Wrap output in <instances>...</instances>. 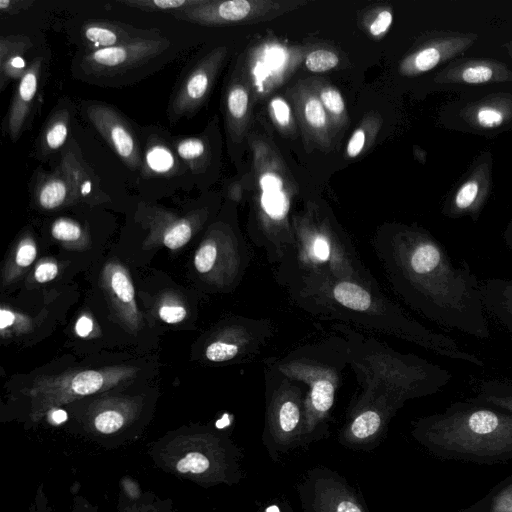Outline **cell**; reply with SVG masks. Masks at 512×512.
<instances>
[{
  "instance_id": "cell-1",
  "label": "cell",
  "mask_w": 512,
  "mask_h": 512,
  "mask_svg": "<svg viewBox=\"0 0 512 512\" xmlns=\"http://www.w3.org/2000/svg\"><path fill=\"white\" fill-rule=\"evenodd\" d=\"M420 435L444 460L493 465L512 459V414L470 399L427 418Z\"/></svg>"
},
{
  "instance_id": "cell-2",
  "label": "cell",
  "mask_w": 512,
  "mask_h": 512,
  "mask_svg": "<svg viewBox=\"0 0 512 512\" xmlns=\"http://www.w3.org/2000/svg\"><path fill=\"white\" fill-rule=\"evenodd\" d=\"M156 35L149 32L122 45L87 50L78 61V73L89 80H107L143 66L168 48V40Z\"/></svg>"
},
{
  "instance_id": "cell-3",
  "label": "cell",
  "mask_w": 512,
  "mask_h": 512,
  "mask_svg": "<svg viewBox=\"0 0 512 512\" xmlns=\"http://www.w3.org/2000/svg\"><path fill=\"white\" fill-rule=\"evenodd\" d=\"M88 121L132 171L142 170V149L129 121L115 107L99 101L84 104Z\"/></svg>"
},
{
  "instance_id": "cell-4",
  "label": "cell",
  "mask_w": 512,
  "mask_h": 512,
  "mask_svg": "<svg viewBox=\"0 0 512 512\" xmlns=\"http://www.w3.org/2000/svg\"><path fill=\"white\" fill-rule=\"evenodd\" d=\"M225 56L217 48L200 59L184 76L173 94L167 110L169 120L177 122L192 116L205 102Z\"/></svg>"
},
{
  "instance_id": "cell-5",
  "label": "cell",
  "mask_w": 512,
  "mask_h": 512,
  "mask_svg": "<svg viewBox=\"0 0 512 512\" xmlns=\"http://www.w3.org/2000/svg\"><path fill=\"white\" fill-rule=\"evenodd\" d=\"M264 3V2H263ZM262 2L247 0L213 1L171 13L177 19L205 26L240 23L258 17Z\"/></svg>"
},
{
  "instance_id": "cell-6",
  "label": "cell",
  "mask_w": 512,
  "mask_h": 512,
  "mask_svg": "<svg viewBox=\"0 0 512 512\" xmlns=\"http://www.w3.org/2000/svg\"><path fill=\"white\" fill-rule=\"evenodd\" d=\"M43 57L35 58L17 81L5 118L6 133L12 142L18 141L25 130L39 90Z\"/></svg>"
},
{
  "instance_id": "cell-7",
  "label": "cell",
  "mask_w": 512,
  "mask_h": 512,
  "mask_svg": "<svg viewBox=\"0 0 512 512\" xmlns=\"http://www.w3.org/2000/svg\"><path fill=\"white\" fill-rule=\"evenodd\" d=\"M142 160L140 173L145 179H172L188 172L176 153L172 136L158 130L146 134Z\"/></svg>"
},
{
  "instance_id": "cell-8",
  "label": "cell",
  "mask_w": 512,
  "mask_h": 512,
  "mask_svg": "<svg viewBox=\"0 0 512 512\" xmlns=\"http://www.w3.org/2000/svg\"><path fill=\"white\" fill-rule=\"evenodd\" d=\"M32 188L36 202L46 210L57 209L79 199L73 182L60 163L53 171H39Z\"/></svg>"
},
{
  "instance_id": "cell-9",
  "label": "cell",
  "mask_w": 512,
  "mask_h": 512,
  "mask_svg": "<svg viewBox=\"0 0 512 512\" xmlns=\"http://www.w3.org/2000/svg\"><path fill=\"white\" fill-rule=\"evenodd\" d=\"M117 512H178L170 498L143 490L130 476L119 481Z\"/></svg>"
},
{
  "instance_id": "cell-10",
  "label": "cell",
  "mask_w": 512,
  "mask_h": 512,
  "mask_svg": "<svg viewBox=\"0 0 512 512\" xmlns=\"http://www.w3.org/2000/svg\"><path fill=\"white\" fill-rule=\"evenodd\" d=\"M73 117L72 104L64 101L55 107L44 123L35 142V154L47 159L66 144Z\"/></svg>"
},
{
  "instance_id": "cell-11",
  "label": "cell",
  "mask_w": 512,
  "mask_h": 512,
  "mask_svg": "<svg viewBox=\"0 0 512 512\" xmlns=\"http://www.w3.org/2000/svg\"><path fill=\"white\" fill-rule=\"evenodd\" d=\"M32 47L26 36L9 35L0 39V91L13 80L18 81L29 67L25 54Z\"/></svg>"
},
{
  "instance_id": "cell-12",
  "label": "cell",
  "mask_w": 512,
  "mask_h": 512,
  "mask_svg": "<svg viewBox=\"0 0 512 512\" xmlns=\"http://www.w3.org/2000/svg\"><path fill=\"white\" fill-rule=\"evenodd\" d=\"M148 33L110 21H88L82 27L83 40L88 50L115 47Z\"/></svg>"
},
{
  "instance_id": "cell-13",
  "label": "cell",
  "mask_w": 512,
  "mask_h": 512,
  "mask_svg": "<svg viewBox=\"0 0 512 512\" xmlns=\"http://www.w3.org/2000/svg\"><path fill=\"white\" fill-rule=\"evenodd\" d=\"M482 294L485 310L512 333V279H486Z\"/></svg>"
},
{
  "instance_id": "cell-14",
  "label": "cell",
  "mask_w": 512,
  "mask_h": 512,
  "mask_svg": "<svg viewBox=\"0 0 512 512\" xmlns=\"http://www.w3.org/2000/svg\"><path fill=\"white\" fill-rule=\"evenodd\" d=\"M173 146L188 171L194 176L203 175L210 162V147L207 135L173 136Z\"/></svg>"
},
{
  "instance_id": "cell-15",
  "label": "cell",
  "mask_w": 512,
  "mask_h": 512,
  "mask_svg": "<svg viewBox=\"0 0 512 512\" xmlns=\"http://www.w3.org/2000/svg\"><path fill=\"white\" fill-rule=\"evenodd\" d=\"M260 203L264 212L272 219L286 217L290 202L282 177L275 171L267 170L259 176Z\"/></svg>"
},
{
  "instance_id": "cell-16",
  "label": "cell",
  "mask_w": 512,
  "mask_h": 512,
  "mask_svg": "<svg viewBox=\"0 0 512 512\" xmlns=\"http://www.w3.org/2000/svg\"><path fill=\"white\" fill-rule=\"evenodd\" d=\"M68 173L79 199L96 198L100 185L87 164L70 147L63 150L59 162Z\"/></svg>"
},
{
  "instance_id": "cell-17",
  "label": "cell",
  "mask_w": 512,
  "mask_h": 512,
  "mask_svg": "<svg viewBox=\"0 0 512 512\" xmlns=\"http://www.w3.org/2000/svg\"><path fill=\"white\" fill-rule=\"evenodd\" d=\"M456 512H512V475L475 503Z\"/></svg>"
},
{
  "instance_id": "cell-18",
  "label": "cell",
  "mask_w": 512,
  "mask_h": 512,
  "mask_svg": "<svg viewBox=\"0 0 512 512\" xmlns=\"http://www.w3.org/2000/svg\"><path fill=\"white\" fill-rule=\"evenodd\" d=\"M472 401L484 403L512 414V381L502 379L484 380Z\"/></svg>"
},
{
  "instance_id": "cell-19",
  "label": "cell",
  "mask_w": 512,
  "mask_h": 512,
  "mask_svg": "<svg viewBox=\"0 0 512 512\" xmlns=\"http://www.w3.org/2000/svg\"><path fill=\"white\" fill-rule=\"evenodd\" d=\"M333 296L343 306L356 311L367 310L371 305L370 294L351 282L337 284L333 289Z\"/></svg>"
},
{
  "instance_id": "cell-20",
  "label": "cell",
  "mask_w": 512,
  "mask_h": 512,
  "mask_svg": "<svg viewBox=\"0 0 512 512\" xmlns=\"http://www.w3.org/2000/svg\"><path fill=\"white\" fill-rule=\"evenodd\" d=\"M206 0H121L120 3L148 12H173L202 5Z\"/></svg>"
},
{
  "instance_id": "cell-21",
  "label": "cell",
  "mask_w": 512,
  "mask_h": 512,
  "mask_svg": "<svg viewBox=\"0 0 512 512\" xmlns=\"http://www.w3.org/2000/svg\"><path fill=\"white\" fill-rule=\"evenodd\" d=\"M249 95L246 88L239 84H232L226 94V110L232 127L243 120L247 114Z\"/></svg>"
},
{
  "instance_id": "cell-22",
  "label": "cell",
  "mask_w": 512,
  "mask_h": 512,
  "mask_svg": "<svg viewBox=\"0 0 512 512\" xmlns=\"http://www.w3.org/2000/svg\"><path fill=\"white\" fill-rule=\"evenodd\" d=\"M192 236V226L188 219H180L167 227L163 243L170 249H178L185 245Z\"/></svg>"
},
{
  "instance_id": "cell-23",
  "label": "cell",
  "mask_w": 512,
  "mask_h": 512,
  "mask_svg": "<svg viewBox=\"0 0 512 512\" xmlns=\"http://www.w3.org/2000/svg\"><path fill=\"white\" fill-rule=\"evenodd\" d=\"M103 386V376L96 371H84L72 381L71 391L75 395L85 396L99 391Z\"/></svg>"
},
{
  "instance_id": "cell-24",
  "label": "cell",
  "mask_w": 512,
  "mask_h": 512,
  "mask_svg": "<svg viewBox=\"0 0 512 512\" xmlns=\"http://www.w3.org/2000/svg\"><path fill=\"white\" fill-rule=\"evenodd\" d=\"M338 64V56L334 52L325 49L314 50L305 58L306 68L314 73L329 71Z\"/></svg>"
},
{
  "instance_id": "cell-25",
  "label": "cell",
  "mask_w": 512,
  "mask_h": 512,
  "mask_svg": "<svg viewBox=\"0 0 512 512\" xmlns=\"http://www.w3.org/2000/svg\"><path fill=\"white\" fill-rule=\"evenodd\" d=\"M333 400L334 387L329 380L320 379L313 384L311 401L317 411H327L332 406Z\"/></svg>"
},
{
  "instance_id": "cell-26",
  "label": "cell",
  "mask_w": 512,
  "mask_h": 512,
  "mask_svg": "<svg viewBox=\"0 0 512 512\" xmlns=\"http://www.w3.org/2000/svg\"><path fill=\"white\" fill-rule=\"evenodd\" d=\"M303 114L306 122L312 128L324 129L326 127V109L319 98L315 96L308 97L304 103Z\"/></svg>"
},
{
  "instance_id": "cell-27",
  "label": "cell",
  "mask_w": 512,
  "mask_h": 512,
  "mask_svg": "<svg viewBox=\"0 0 512 512\" xmlns=\"http://www.w3.org/2000/svg\"><path fill=\"white\" fill-rule=\"evenodd\" d=\"M380 426V416L374 411H366L359 415L351 426L357 438L363 439L374 434Z\"/></svg>"
},
{
  "instance_id": "cell-28",
  "label": "cell",
  "mask_w": 512,
  "mask_h": 512,
  "mask_svg": "<svg viewBox=\"0 0 512 512\" xmlns=\"http://www.w3.org/2000/svg\"><path fill=\"white\" fill-rule=\"evenodd\" d=\"M51 231L53 237L60 241H75L82 236L80 225L66 218L56 220Z\"/></svg>"
},
{
  "instance_id": "cell-29",
  "label": "cell",
  "mask_w": 512,
  "mask_h": 512,
  "mask_svg": "<svg viewBox=\"0 0 512 512\" xmlns=\"http://www.w3.org/2000/svg\"><path fill=\"white\" fill-rule=\"evenodd\" d=\"M479 194V185L476 181H467L461 186L454 198L457 211L464 212L471 209Z\"/></svg>"
},
{
  "instance_id": "cell-30",
  "label": "cell",
  "mask_w": 512,
  "mask_h": 512,
  "mask_svg": "<svg viewBox=\"0 0 512 512\" xmlns=\"http://www.w3.org/2000/svg\"><path fill=\"white\" fill-rule=\"evenodd\" d=\"M111 287L116 296L123 302H131L134 298V288L127 277V275L121 271H115L111 276Z\"/></svg>"
},
{
  "instance_id": "cell-31",
  "label": "cell",
  "mask_w": 512,
  "mask_h": 512,
  "mask_svg": "<svg viewBox=\"0 0 512 512\" xmlns=\"http://www.w3.org/2000/svg\"><path fill=\"white\" fill-rule=\"evenodd\" d=\"M319 99L324 108L333 115H341L345 111V102L341 93L333 87H325L320 91Z\"/></svg>"
},
{
  "instance_id": "cell-32",
  "label": "cell",
  "mask_w": 512,
  "mask_h": 512,
  "mask_svg": "<svg viewBox=\"0 0 512 512\" xmlns=\"http://www.w3.org/2000/svg\"><path fill=\"white\" fill-rule=\"evenodd\" d=\"M441 59L440 51L435 47H428L418 51L413 57V68L418 72H425L434 68Z\"/></svg>"
},
{
  "instance_id": "cell-33",
  "label": "cell",
  "mask_w": 512,
  "mask_h": 512,
  "mask_svg": "<svg viewBox=\"0 0 512 512\" xmlns=\"http://www.w3.org/2000/svg\"><path fill=\"white\" fill-rule=\"evenodd\" d=\"M217 256L216 246L211 243L203 244L196 252L194 264L198 272L206 273L210 271L215 263Z\"/></svg>"
},
{
  "instance_id": "cell-34",
  "label": "cell",
  "mask_w": 512,
  "mask_h": 512,
  "mask_svg": "<svg viewBox=\"0 0 512 512\" xmlns=\"http://www.w3.org/2000/svg\"><path fill=\"white\" fill-rule=\"evenodd\" d=\"M238 353V347L234 344L221 341L214 342L206 349V357L214 362L232 359Z\"/></svg>"
},
{
  "instance_id": "cell-35",
  "label": "cell",
  "mask_w": 512,
  "mask_h": 512,
  "mask_svg": "<svg viewBox=\"0 0 512 512\" xmlns=\"http://www.w3.org/2000/svg\"><path fill=\"white\" fill-rule=\"evenodd\" d=\"M299 421V409L292 401H287L282 404L279 411V422L282 430L289 432L292 431Z\"/></svg>"
},
{
  "instance_id": "cell-36",
  "label": "cell",
  "mask_w": 512,
  "mask_h": 512,
  "mask_svg": "<svg viewBox=\"0 0 512 512\" xmlns=\"http://www.w3.org/2000/svg\"><path fill=\"white\" fill-rule=\"evenodd\" d=\"M270 109L276 123L280 127H287L291 122V110L288 103L281 97H274L270 101Z\"/></svg>"
},
{
  "instance_id": "cell-37",
  "label": "cell",
  "mask_w": 512,
  "mask_h": 512,
  "mask_svg": "<svg viewBox=\"0 0 512 512\" xmlns=\"http://www.w3.org/2000/svg\"><path fill=\"white\" fill-rule=\"evenodd\" d=\"M493 76V71L486 65H475L467 67L462 72V79L467 83H483L489 81Z\"/></svg>"
},
{
  "instance_id": "cell-38",
  "label": "cell",
  "mask_w": 512,
  "mask_h": 512,
  "mask_svg": "<svg viewBox=\"0 0 512 512\" xmlns=\"http://www.w3.org/2000/svg\"><path fill=\"white\" fill-rule=\"evenodd\" d=\"M477 120L482 127L493 128L502 124L504 115L497 109L484 107L478 111Z\"/></svg>"
},
{
  "instance_id": "cell-39",
  "label": "cell",
  "mask_w": 512,
  "mask_h": 512,
  "mask_svg": "<svg viewBox=\"0 0 512 512\" xmlns=\"http://www.w3.org/2000/svg\"><path fill=\"white\" fill-rule=\"evenodd\" d=\"M393 16L389 10L381 11L370 24V33L373 36H380L385 33L392 24Z\"/></svg>"
},
{
  "instance_id": "cell-40",
  "label": "cell",
  "mask_w": 512,
  "mask_h": 512,
  "mask_svg": "<svg viewBox=\"0 0 512 512\" xmlns=\"http://www.w3.org/2000/svg\"><path fill=\"white\" fill-rule=\"evenodd\" d=\"M365 140H366L365 131L362 128L355 130L353 132V134L351 135V137L348 141V144H347V148H346L347 155L350 158L357 157L363 150Z\"/></svg>"
},
{
  "instance_id": "cell-41",
  "label": "cell",
  "mask_w": 512,
  "mask_h": 512,
  "mask_svg": "<svg viewBox=\"0 0 512 512\" xmlns=\"http://www.w3.org/2000/svg\"><path fill=\"white\" fill-rule=\"evenodd\" d=\"M36 257V247L33 242H23L16 255V263L21 267L29 266Z\"/></svg>"
},
{
  "instance_id": "cell-42",
  "label": "cell",
  "mask_w": 512,
  "mask_h": 512,
  "mask_svg": "<svg viewBox=\"0 0 512 512\" xmlns=\"http://www.w3.org/2000/svg\"><path fill=\"white\" fill-rule=\"evenodd\" d=\"M160 318L169 324L181 322L186 316V310L181 306H163L159 310Z\"/></svg>"
},
{
  "instance_id": "cell-43",
  "label": "cell",
  "mask_w": 512,
  "mask_h": 512,
  "mask_svg": "<svg viewBox=\"0 0 512 512\" xmlns=\"http://www.w3.org/2000/svg\"><path fill=\"white\" fill-rule=\"evenodd\" d=\"M34 4L31 0H1L0 10L4 14L15 15L27 10Z\"/></svg>"
},
{
  "instance_id": "cell-44",
  "label": "cell",
  "mask_w": 512,
  "mask_h": 512,
  "mask_svg": "<svg viewBox=\"0 0 512 512\" xmlns=\"http://www.w3.org/2000/svg\"><path fill=\"white\" fill-rule=\"evenodd\" d=\"M28 512H52L48 496L42 483L37 488Z\"/></svg>"
},
{
  "instance_id": "cell-45",
  "label": "cell",
  "mask_w": 512,
  "mask_h": 512,
  "mask_svg": "<svg viewBox=\"0 0 512 512\" xmlns=\"http://www.w3.org/2000/svg\"><path fill=\"white\" fill-rule=\"evenodd\" d=\"M58 273V267L52 262H43L35 270V279L39 283H45L56 277Z\"/></svg>"
},
{
  "instance_id": "cell-46",
  "label": "cell",
  "mask_w": 512,
  "mask_h": 512,
  "mask_svg": "<svg viewBox=\"0 0 512 512\" xmlns=\"http://www.w3.org/2000/svg\"><path fill=\"white\" fill-rule=\"evenodd\" d=\"M71 512H100L97 505L81 494L72 497Z\"/></svg>"
},
{
  "instance_id": "cell-47",
  "label": "cell",
  "mask_w": 512,
  "mask_h": 512,
  "mask_svg": "<svg viewBox=\"0 0 512 512\" xmlns=\"http://www.w3.org/2000/svg\"><path fill=\"white\" fill-rule=\"evenodd\" d=\"M313 254L321 261L328 259L330 255V246L323 236H318L313 242Z\"/></svg>"
},
{
  "instance_id": "cell-48",
  "label": "cell",
  "mask_w": 512,
  "mask_h": 512,
  "mask_svg": "<svg viewBox=\"0 0 512 512\" xmlns=\"http://www.w3.org/2000/svg\"><path fill=\"white\" fill-rule=\"evenodd\" d=\"M93 328V323L90 318L86 316H82L78 319L75 330L78 336L80 337H86L90 334Z\"/></svg>"
},
{
  "instance_id": "cell-49",
  "label": "cell",
  "mask_w": 512,
  "mask_h": 512,
  "mask_svg": "<svg viewBox=\"0 0 512 512\" xmlns=\"http://www.w3.org/2000/svg\"><path fill=\"white\" fill-rule=\"evenodd\" d=\"M14 314L9 311V310H5V309H1L0 311V328L3 330L9 326L12 325V323L14 322Z\"/></svg>"
},
{
  "instance_id": "cell-50",
  "label": "cell",
  "mask_w": 512,
  "mask_h": 512,
  "mask_svg": "<svg viewBox=\"0 0 512 512\" xmlns=\"http://www.w3.org/2000/svg\"><path fill=\"white\" fill-rule=\"evenodd\" d=\"M337 512H361V510L356 504L350 501H342L337 506Z\"/></svg>"
},
{
  "instance_id": "cell-51",
  "label": "cell",
  "mask_w": 512,
  "mask_h": 512,
  "mask_svg": "<svg viewBox=\"0 0 512 512\" xmlns=\"http://www.w3.org/2000/svg\"><path fill=\"white\" fill-rule=\"evenodd\" d=\"M266 512H280L279 508L276 505H272L267 508Z\"/></svg>"
}]
</instances>
